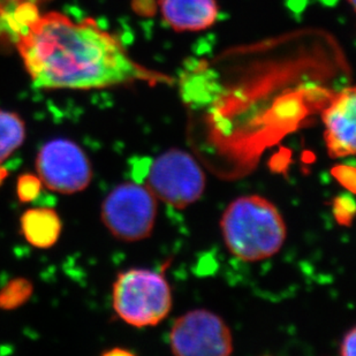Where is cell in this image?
I'll return each mask as SVG.
<instances>
[{
  "instance_id": "obj_10",
  "label": "cell",
  "mask_w": 356,
  "mask_h": 356,
  "mask_svg": "<svg viewBox=\"0 0 356 356\" xmlns=\"http://www.w3.org/2000/svg\"><path fill=\"white\" fill-rule=\"evenodd\" d=\"M20 231L31 247L50 249L60 238L63 220L54 208L34 207L21 215Z\"/></svg>"
},
{
  "instance_id": "obj_17",
  "label": "cell",
  "mask_w": 356,
  "mask_h": 356,
  "mask_svg": "<svg viewBox=\"0 0 356 356\" xmlns=\"http://www.w3.org/2000/svg\"><path fill=\"white\" fill-rule=\"evenodd\" d=\"M356 332L355 327L350 330L343 338L341 347H340V354L343 356H354L355 355V343Z\"/></svg>"
},
{
  "instance_id": "obj_13",
  "label": "cell",
  "mask_w": 356,
  "mask_h": 356,
  "mask_svg": "<svg viewBox=\"0 0 356 356\" xmlns=\"http://www.w3.org/2000/svg\"><path fill=\"white\" fill-rule=\"evenodd\" d=\"M34 294V284L27 278L10 279L0 289V309L14 310L24 306Z\"/></svg>"
},
{
  "instance_id": "obj_7",
  "label": "cell",
  "mask_w": 356,
  "mask_h": 356,
  "mask_svg": "<svg viewBox=\"0 0 356 356\" xmlns=\"http://www.w3.org/2000/svg\"><path fill=\"white\" fill-rule=\"evenodd\" d=\"M172 353L178 356H227L233 353V337L222 317L205 309L184 314L170 332Z\"/></svg>"
},
{
  "instance_id": "obj_14",
  "label": "cell",
  "mask_w": 356,
  "mask_h": 356,
  "mask_svg": "<svg viewBox=\"0 0 356 356\" xmlns=\"http://www.w3.org/2000/svg\"><path fill=\"white\" fill-rule=\"evenodd\" d=\"M43 184L40 177L34 173H22L17 180V197L21 204H29L36 201L43 191Z\"/></svg>"
},
{
  "instance_id": "obj_16",
  "label": "cell",
  "mask_w": 356,
  "mask_h": 356,
  "mask_svg": "<svg viewBox=\"0 0 356 356\" xmlns=\"http://www.w3.org/2000/svg\"><path fill=\"white\" fill-rule=\"evenodd\" d=\"M333 175L338 179V181L341 182L346 188L350 189V192H354V182L355 179H350V175H355V170L353 168H348V166H338V168L333 170Z\"/></svg>"
},
{
  "instance_id": "obj_18",
  "label": "cell",
  "mask_w": 356,
  "mask_h": 356,
  "mask_svg": "<svg viewBox=\"0 0 356 356\" xmlns=\"http://www.w3.org/2000/svg\"><path fill=\"white\" fill-rule=\"evenodd\" d=\"M8 177V170L6 168H3L1 163H0V187L3 186V181L6 180Z\"/></svg>"
},
{
  "instance_id": "obj_12",
  "label": "cell",
  "mask_w": 356,
  "mask_h": 356,
  "mask_svg": "<svg viewBox=\"0 0 356 356\" xmlns=\"http://www.w3.org/2000/svg\"><path fill=\"white\" fill-rule=\"evenodd\" d=\"M27 136V127L19 113L0 108V163L10 159L22 147Z\"/></svg>"
},
{
  "instance_id": "obj_19",
  "label": "cell",
  "mask_w": 356,
  "mask_h": 356,
  "mask_svg": "<svg viewBox=\"0 0 356 356\" xmlns=\"http://www.w3.org/2000/svg\"><path fill=\"white\" fill-rule=\"evenodd\" d=\"M350 3V6L354 7V5H355V0H348Z\"/></svg>"
},
{
  "instance_id": "obj_8",
  "label": "cell",
  "mask_w": 356,
  "mask_h": 356,
  "mask_svg": "<svg viewBox=\"0 0 356 356\" xmlns=\"http://www.w3.org/2000/svg\"><path fill=\"white\" fill-rule=\"evenodd\" d=\"M322 117L329 155L332 159L353 156L356 150L355 89L346 88L340 91L324 110Z\"/></svg>"
},
{
  "instance_id": "obj_1",
  "label": "cell",
  "mask_w": 356,
  "mask_h": 356,
  "mask_svg": "<svg viewBox=\"0 0 356 356\" xmlns=\"http://www.w3.org/2000/svg\"><path fill=\"white\" fill-rule=\"evenodd\" d=\"M14 47L31 82L40 89L92 90L171 82L136 63L117 36L90 17L75 21L56 10L42 13Z\"/></svg>"
},
{
  "instance_id": "obj_9",
  "label": "cell",
  "mask_w": 356,
  "mask_h": 356,
  "mask_svg": "<svg viewBox=\"0 0 356 356\" xmlns=\"http://www.w3.org/2000/svg\"><path fill=\"white\" fill-rule=\"evenodd\" d=\"M161 17L175 31H200L218 21L217 0H159Z\"/></svg>"
},
{
  "instance_id": "obj_3",
  "label": "cell",
  "mask_w": 356,
  "mask_h": 356,
  "mask_svg": "<svg viewBox=\"0 0 356 356\" xmlns=\"http://www.w3.org/2000/svg\"><path fill=\"white\" fill-rule=\"evenodd\" d=\"M112 305L119 318L129 325L155 326L171 312V287L164 276L152 270H127L115 279Z\"/></svg>"
},
{
  "instance_id": "obj_6",
  "label": "cell",
  "mask_w": 356,
  "mask_h": 356,
  "mask_svg": "<svg viewBox=\"0 0 356 356\" xmlns=\"http://www.w3.org/2000/svg\"><path fill=\"white\" fill-rule=\"evenodd\" d=\"M36 175L44 187L63 195L83 192L92 180V168L87 154L68 138H54L38 150Z\"/></svg>"
},
{
  "instance_id": "obj_5",
  "label": "cell",
  "mask_w": 356,
  "mask_h": 356,
  "mask_svg": "<svg viewBox=\"0 0 356 356\" xmlns=\"http://www.w3.org/2000/svg\"><path fill=\"white\" fill-rule=\"evenodd\" d=\"M157 209V198L143 184L122 182L104 198L101 219L115 238L141 241L152 236Z\"/></svg>"
},
{
  "instance_id": "obj_11",
  "label": "cell",
  "mask_w": 356,
  "mask_h": 356,
  "mask_svg": "<svg viewBox=\"0 0 356 356\" xmlns=\"http://www.w3.org/2000/svg\"><path fill=\"white\" fill-rule=\"evenodd\" d=\"M35 0H10L0 7V40L15 45L40 19Z\"/></svg>"
},
{
  "instance_id": "obj_2",
  "label": "cell",
  "mask_w": 356,
  "mask_h": 356,
  "mask_svg": "<svg viewBox=\"0 0 356 356\" xmlns=\"http://www.w3.org/2000/svg\"><path fill=\"white\" fill-rule=\"evenodd\" d=\"M220 229L229 252L245 262L276 255L287 236L278 208L259 195L241 196L231 202L222 213Z\"/></svg>"
},
{
  "instance_id": "obj_15",
  "label": "cell",
  "mask_w": 356,
  "mask_h": 356,
  "mask_svg": "<svg viewBox=\"0 0 356 356\" xmlns=\"http://www.w3.org/2000/svg\"><path fill=\"white\" fill-rule=\"evenodd\" d=\"M352 197H347V196H343V197L337 198L334 202V215L338 222L341 224H350V220L353 218L354 208L348 209L347 202L350 201Z\"/></svg>"
},
{
  "instance_id": "obj_4",
  "label": "cell",
  "mask_w": 356,
  "mask_h": 356,
  "mask_svg": "<svg viewBox=\"0 0 356 356\" xmlns=\"http://www.w3.org/2000/svg\"><path fill=\"white\" fill-rule=\"evenodd\" d=\"M142 179L157 200L177 209L194 204L207 185L197 161L180 149H171L147 163Z\"/></svg>"
}]
</instances>
